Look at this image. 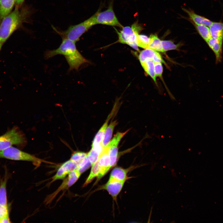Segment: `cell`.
<instances>
[{
  "instance_id": "32",
  "label": "cell",
  "mask_w": 223,
  "mask_h": 223,
  "mask_svg": "<svg viewBox=\"0 0 223 223\" xmlns=\"http://www.w3.org/2000/svg\"><path fill=\"white\" fill-rule=\"evenodd\" d=\"M8 213V207L0 204V219Z\"/></svg>"
},
{
  "instance_id": "17",
  "label": "cell",
  "mask_w": 223,
  "mask_h": 223,
  "mask_svg": "<svg viewBox=\"0 0 223 223\" xmlns=\"http://www.w3.org/2000/svg\"><path fill=\"white\" fill-rule=\"evenodd\" d=\"M209 28L212 37L223 40V22H213Z\"/></svg>"
},
{
  "instance_id": "1",
  "label": "cell",
  "mask_w": 223,
  "mask_h": 223,
  "mask_svg": "<svg viewBox=\"0 0 223 223\" xmlns=\"http://www.w3.org/2000/svg\"><path fill=\"white\" fill-rule=\"evenodd\" d=\"M63 55L69 66V70H78L83 64L89 62L77 49L75 43L67 38H63L59 46L56 49L46 50L45 58L48 59L57 55Z\"/></svg>"
},
{
  "instance_id": "34",
  "label": "cell",
  "mask_w": 223,
  "mask_h": 223,
  "mask_svg": "<svg viewBox=\"0 0 223 223\" xmlns=\"http://www.w3.org/2000/svg\"><path fill=\"white\" fill-rule=\"evenodd\" d=\"M24 0H16L15 5L17 7L21 6Z\"/></svg>"
},
{
  "instance_id": "21",
  "label": "cell",
  "mask_w": 223,
  "mask_h": 223,
  "mask_svg": "<svg viewBox=\"0 0 223 223\" xmlns=\"http://www.w3.org/2000/svg\"><path fill=\"white\" fill-rule=\"evenodd\" d=\"M117 124L116 120H115L111 122L107 127L102 143L103 147L107 145L110 142L114 128Z\"/></svg>"
},
{
  "instance_id": "33",
  "label": "cell",
  "mask_w": 223,
  "mask_h": 223,
  "mask_svg": "<svg viewBox=\"0 0 223 223\" xmlns=\"http://www.w3.org/2000/svg\"><path fill=\"white\" fill-rule=\"evenodd\" d=\"M11 222L8 213L7 214L0 219V223H8Z\"/></svg>"
},
{
  "instance_id": "18",
  "label": "cell",
  "mask_w": 223,
  "mask_h": 223,
  "mask_svg": "<svg viewBox=\"0 0 223 223\" xmlns=\"http://www.w3.org/2000/svg\"><path fill=\"white\" fill-rule=\"evenodd\" d=\"M112 112L110 114L105 123L97 133L93 142L92 146L101 144L108 121L112 117Z\"/></svg>"
},
{
  "instance_id": "35",
  "label": "cell",
  "mask_w": 223,
  "mask_h": 223,
  "mask_svg": "<svg viewBox=\"0 0 223 223\" xmlns=\"http://www.w3.org/2000/svg\"><path fill=\"white\" fill-rule=\"evenodd\" d=\"M3 44H2L0 42V51L1 50L2 47V46Z\"/></svg>"
},
{
  "instance_id": "19",
  "label": "cell",
  "mask_w": 223,
  "mask_h": 223,
  "mask_svg": "<svg viewBox=\"0 0 223 223\" xmlns=\"http://www.w3.org/2000/svg\"><path fill=\"white\" fill-rule=\"evenodd\" d=\"M141 64L146 73L156 83V76L154 71V62L153 60L148 59Z\"/></svg>"
},
{
  "instance_id": "11",
  "label": "cell",
  "mask_w": 223,
  "mask_h": 223,
  "mask_svg": "<svg viewBox=\"0 0 223 223\" xmlns=\"http://www.w3.org/2000/svg\"><path fill=\"white\" fill-rule=\"evenodd\" d=\"M81 173L76 168L71 171L68 175L67 177L64 179L58 189L52 195L51 198L55 197L61 190L67 189L74 184L80 177Z\"/></svg>"
},
{
  "instance_id": "27",
  "label": "cell",
  "mask_w": 223,
  "mask_h": 223,
  "mask_svg": "<svg viewBox=\"0 0 223 223\" xmlns=\"http://www.w3.org/2000/svg\"><path fill=\"white\" fill-rule=\"evenodd\" d=\"M100 154V152L93 148L87 153V156L91 166L98 161Z\"/></svg>"
},
{
  "instance_id": "23",
  "label": "cell",
  "mask_w": 223,
  "mask_h": 223,
  "mask_svg": "<svg viewBox=\"0 0 223 223\" xmlns=\"http://www.w3.org/2000/svg\"><path fill=\"white\" fill-rule=\"evenodd\" d=\"M101 170L98 161L92 165L91 171L89 176L84 182L83 186L85 187L90 183L93 180L99 175Z\"/></svg>"
},
{
  "instance_id": "30",
  "label": "cell",
  "mask_w": 223,
  "mask_h": 223,
  "mask_svg": "<svg viewBox=\"0 0 223 223\" xmlns=\"http://www.w3.org/2000/svg\"><path fill=\"white\" fill-rule=\"evenodd\" d=\"M161 43L164 52L168 50L176 49L178 47V45L174 44L171 41H162Z\"/></svg>"
},
{
  "instance_id": "6",
  "label": "cell",
  "mask_w": 223,
  "mask_h": 223,
  "mask_svg": "<svg viewBox=\"0 0 223 223\" xmlns=\"http://www.w3.org/2000/svg\"><path fill=\"white\" fill-rule=\"evenodd\" d=\"M118 36V42L126 44L138 51L137 44V36L140 32L133 26L131 27H123L122 30L119 32L115 29Z\"/></svg>"
},
{
  "instance_id": "25",
  "label": "cell",
  "mask_w": 223,
  "mask_h": 223,
  "mask_svg": "<svg viewBox=\"0 0 223 223\" xmlns=\"http://www.w3.org/2000/svg\"><path fill=\"white\" fill-rule=\"evenodd\" d=\"M195 25L198 33L206 42L212 37L208 26L202 25Z\"/></svg>"
},
{
  "instance_id": "20",
  "label": "cell",
  "mask_w": 223,
  "mask_h": 223,
  "mask_svg": "<svg viewBox=\"0 0 223 223\" xmlns=\"http://www.w3.org/2000/svg\"><path fill=\"white\" fill-rule=\"evenodd\" d=\"M150 42L148 48L161 52H164L161 41L156 35L152 34L149 37Z\"/></svg>"
},
{
  "instance_id": "31",
  "label": "cell",
  "mask_w": 223,
  "mask_h": 223,
  "mask_svg": "<svg viewBox=\"0 0 223 223\" xmlns=\"http://www.w3.org/2000/svg\"><path fill=\"white\" fill-rule=\"evenodd\" d=\"M154 71L155 76L160 77L163 72V68L161 63L154 62Z\"/></svg>"
},
{
  "instance_id": "4",
  "label": "cell",
  "mask_w": 223,
  "mask_h": 223,
  "mask_svg": "<svg viewBox=\"0 0 223 223\" xmlns=\"http://www.w3.org/2000/svg\"><path fill=\"white\" fill-rule=\"evenodd\" d=\"M96 24L95 14L84 21L70 26L66 31L59 32L63 38H67L76 43L80 37L93 25Z\"/></svg>"
},
{
  "instance_id": "3",
  "label": "cell",
  "mask_w": 223,
  "mask_h": 223,
  "mask_svg": "<svg viewBox=\"0 0 223 223\" xmlns=\"http://www.w3.org/2000/svg\"><path fill=\"white\" fill-rule=\"evenodd\" d=\"M0 158L29 161L32 162L37 167H39L42 162H47L34 155L12 146L0 151Z\"/></svg>"
},
{
  "instance_id": "28",
  "label": "cell",
  "mask_w": 223,
  "mask_h": 223,
  "mask_svg": "<svg viewBox=\"0 0 223 223\" xmlns=\"http://www.w3.org/2000/svg\"><path fill=\"white\" fill-rule=\"evenodd\" d=\"M90 166H91V165L87 155V156L77 164L76 169L81 174L88 169Z\"/></svg>"
},
{
  "instance_id": "9",
  "label": "cell",
  "mask_w": 223,
  "mask_h": 223,
  "mask_svg": "<svg viewBox=\"0 0 223 223\" xmlns=\"http://www.w3.org/2000/svg\"><path fill=\"white\" fill-rule=\"evenodd\" d=\"M108 150V147L106 145L103 147L102 151L100 155L98 162L101 168V170L99 175L97 177L96 182L111 169Z\"/></svg>"
},
{
  "instance_id": "16",
  "label": "cell",
  "mask_w": 223,
  "mask_h": 223,
  "mask_svg": "<svg viewBox=\"0 0 223 223\" xmlns=\"http://www.w3.org/2000/svg\"><path fill=\"white\" fill-rule=\"evenodd\" d=\"M183 9L188 14L191 20L195 24L204 25L209 27L213 22L205 17L197 14L192 11L185 9Z\"/></svg>"
},
{
  "instance_id": "10",
  "label": "cell",
  "mask_w": 223,
  "mask_h": 223,
  "mask_svg": "<svg viewBox=\"0 0 223 223\" xmlns=\"http://www.w3.org/2000/svg\"><path fill=\"white\" fill-rule=\"evenodd\" d=\"M77 164L70 159L63 163L52 177L51 183L56 180L64 179L73 170L76 168Z\"/></svg>"
},
{
  "instance_id": "22",
  "label": "cell",
  "mask_w": 223,
  "mask_h": 223,
  "mask_svg": "<svg viewBox=\"0 0 223 223\" xmlns=\"http://www.w3.org/2000/svg\"><path fill=\"white\" fill-rule=\"evenodd\" d=\"M7 178L5 177L0 183V204L8 207L6 191Z\"/></svg>"
},
{
  "instance_id": "29",
  "label": "cell",
  "mask_w": 223,
  "mask_h": 223,
  "mask_svg": "<svg viewBox=\"0 0 223 223\" xmlns=\"http://www.w3.org/2000/svg\"><path fill=\"white\" fill-rule=\"evenodd\" d=\"M87 155V153L83 152L76 151L72 155L70 159L77 165Z\"/></svg>"
},
{
  "instance_id": "12",
  "label": "cell",
  "mask_w": 223,
  "mask_h": 223,
  "mask_svg": "<svg viewBox=\"0 0 223 223\" xmlns=\"http://www.w3.org/2000/svg\"><path fill=\"white\" fill-rule=\"evenodd\" d=\"M125 182L113 180H108L107 182L100 188L106 190L113 199L116 200V198L121 190Z\"/></svg>"
},
{
  "instance_id": "14",
  "label": "cell",
  "mask_w": 223,
  "mask_h": 223,
  "mask_svg": "<svg viewBox=\"0 0 223 223\" xmlns=\"http://www.w3.org/2000/svg\"><path fill=\"white\" fill-rule=\"evenodd\" d=\"M125 169L116 167L112 171L109 180L125 182L127 179V173L130 168Z\"/></svg>"
},
{
  "instance_id": "15",
  "label": "cell",
  "mask_w": 223,
  "mask_h": 223,
  "mask_svg": "<svg viewBox=\"0 0 223 223\" xmlns=\"http://www.w3.org/2000/svg\"><path fill=\"white\" fill-rule=\"evenodd\" d=\"M16 0H0V21L10 13Z\"/></svg>"
},
{
  "instance_id": "26",
  "label": "cell",
  "mask_w": 223,
  "mask_h": 223,
  "mask_svg": "<svg viewBox=\"0 0 223 223\" xmlns=\"http://www.w3.org/2000/svg\"><path fill=\"white\" fill-rule=\"evenodd\" d=\"M149 42V37L145 35H138L137 44L138 46L144 49H148Z\"/></svg>"
},
{
  "instance_id": "2",
  "label": "cell",
  "mask_w": 223,
  "mask_h": 223,
  "mask_svg": "<svg viewBox=\"0 0 223 223\" xmlns=\"http://www.w3.org/2000/svg\"><path fill=\"white\" fill-rule=\"evenodd\" d=\"M24 17L22 12L16 7L2 19L0 25V42L2 44L21 25Z\"/></svg>"
},
{
  "instance_id": "24",
  "label": "cell",
  "mask_w": 223,
  "mask_h": 223,
  "mask_svg": "<svg viewBox=\"0 0 223 223\" xmlns=\"http://www.w3.org/2000/svg\"><path fill=\"white\" fill-rule=\"evenodd\" d=\"M157 52L156 51L149 48L145 49L142 51L138 56L140 63H141L148 59L153 60Z\"/></svg>"
},
{
  "instance_id": "13",
  "label": "cell",
  "mask_w": 223,
  "mask_h": 223,
  "mask_svg": "<svg viewBox=\"0 0 223 223\" xmlns=\"http://www.w3.org/2000/svg\"><path fill=\"white\" fill-rule=\"evenodd\" d=\"M206 42L215 55L216 63L221 62L222 59L223 40L211 37Z\"/></svg>"
},
{
  "instance_id": "5",
  "label": "cell",
  "mask_w": 223,
  "mask_h": 223,
  "mask_svg": "<svg viewBox=\"0 0 223 223\" xmlns=\"http://www.w3.org/2000/svg\"><path fill=\"white\" fill-rule=\"evenodd\" d=\"M26 142L24 134L17 127L15 126L0 136V151L13 145L24 146Z\"/></svg>"
},
{
  "instance_id": "8",
  "label": "cell",
  "mask_w": 223,
  "mask_h": 223,
  "mask_svg": "<svg viewBox=\"0 0 223 223\" xmlns=\"http://www.w3.org/2000/svg\"><path fill=\"white\" fill-rule=\"evenodd\" d=\"M129 130L124 132H117L107 146L109 148V155L111 168L114 166L117 162L118 156V146L119 143Z\"/></svg>"
},
{
  "instance_id": "7",
  "label": "cell",
  "mask_w": 223,
  "mask_h": 223,
  "mask_svg": "<svg viewBox=\"0 0 223 223\" xmlns=\"http://www.w3.org/2000/svg\"><path fill=\"white\" fill-rule=\"evenodd\" d=\"M95 20L96 24H99L121 28L123 27L115 14L112 4L106 10L102 12L98 11L95 13Z\"/></svg>"
}]
</instances>
